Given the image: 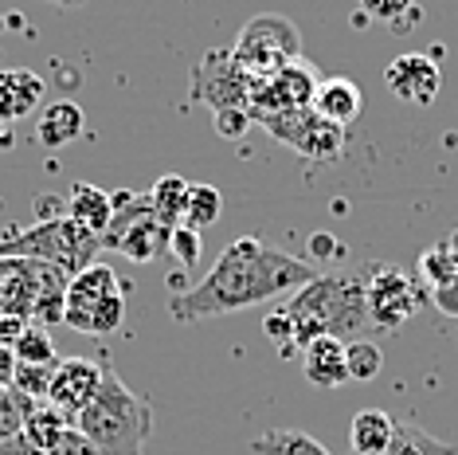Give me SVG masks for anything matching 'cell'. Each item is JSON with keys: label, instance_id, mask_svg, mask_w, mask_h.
I'll return each mask as SVG.
<instances>
[{"label": "cell", "instance_id": "41", "mask_svg": "<svg viewBox=\"0 0 458 455\" xmlns=\"http://www.w3.org/2000/svg\"><path fill=\"white\" fill-rule=\"evenodd\" d=\"M0 146H13V133H8L4 126H0Z\"/></svg>", "mask_w": 458, "mask_h": 455}, {"label": "cell", "instance_id": "3", "mask_svg": "<svg viewBox=\"0 0 458 455\" xmlns=\"http://www.w3.org/2000/svg\"><path fill=\"white\" fill-rule=\"evenodd\" d=\"M75 428L98 455H141L153 436V405L106 365L102 389L75 416Z\"/></svg>", "mask_w": 458, "mask_h": 455}, {"label": "cell", "instance_id": "5", "mask_svg": "<svg viewBox=\"0 0 458 455\" xmlns=\"http://www.w3.org/2000/svg\"><path fill=\"white\" fill-rule=\"evenodd\" d=\"M232 56L251 79L275 75V71H283L286 64L301 59V32H298L294 20H286L278 13L251 16L243 28H239Z\"/></svg>", "mask_w": 458, "mask_h": 455}, {"label": "cell", "instance_id": "26", "mask_svg": "<svg viewBox=\"0 0 458 455\" xmlns=\"http://www.w3.org/2000/svg\"><path fill=\"white\" fill-rule=\"evenodd\" d=\"M4 455H98V451L90 448V440L82 436L79 428H67L64 436L51 443V448H32V443L24 440V432H20V436L8 443V451H4Z\"/></svg>", "mask_w": 458, "mask_h": 455}, {"label": "cell", "instance_id": "9", "mask_svg": "<svg viewBox=\"0 0 458 455\" xmlns=\"http://www.w3.org/2000/svg\"><path fill=\"white\" fill-rule=\"evenodd\" d=\"M270 138L283 142L306 161H337L341 150H345V130L326 122L314 107H301V110H290V114H275V118L259 122Z\"/></svg>", "mask_w": 458, "mask_h": 455}, {"label": "cell", "instance_id": "37", "mask_svg": "<svg viewBox=\"0 0 458 455\" xmlns=\"http://www.w3.org/2000/svg\"><path fill=\"white\" fill-rule=\"evenodd\" d=\"M32 326L28 318H16V314H0V346L13 349L20 338H24V330Z\"/></svg>", "mask_w": 458, "mask_h": 455}, {"label": "cell", "instance_id": "28", "mask_svg": "<svg viewBox=\"0 0 458 455\" xmlns=\"http://www.w3.org/2000/svg\"><path fill=\"white\" fill-rule=\"evenodd\" d=\"M122 322H126V295H114V298H106L102 306H95L87 318L75 326L79 334H95V338H106V334H114Z\"/></svg>", "mask_w": 458, "mask_h": 455}, {"label": "cell", "instance_id": "32", "mask_svg": "<svg viewBox=\"0 0 458 455\" xmlns=\"http://www.w3.org/2000/svg\"><path fill=\"white\" fill-rule=\"evenodd\" d=\"M51 369H55V365H20V361H16L13 389L20 392V397H28V400H47Z\"/></svg>", "mask_w": 458, "mask_h": 455}, {"label": "cell", "instance_id": "21", "mask_svg": "<svg viewBox=\"0 0 458 455\" xmlns=\"http://www.w3.org/2000/svg\"><path fill=\"white\" fill-rule=\"evenodd\" d=\"M384 455H458V448L439 436H431V432L415 420H395L392 443Z\"/></svg>", "mask_w": 458, "mask_h": 455}, {"label": "cell", "instance_id": "14", "mask_svg": "<svg viewBox=\"0 0 458 455\" xmlns=\"http://www.w3.org/2000/svg\"><path fill=\"white\" fill-rule=\"evenodd\" d=\"M114 295H126V287H122L118 271H114L110 263H90L87 271H79L67 283V314H64V326L75 330L82 318L90 314V310L102 306Z\"/></svg>", "mask_w": 458, "mask_h": 455}, {"label": "cell", "instance_id": "15", "mask_svg": "<svg viewBox=\"0 0 458 455\" xmlns=\"http://www.w3.org/2000/svg\"><path fill=\"white\" fill-rule=\"evenodd\" d=\"M44 95H47L44 75H36L28 67H4L0 71V126L28 118L44 102Z\"/></svg>", "mask_w": 458, "mask_h": 455}, {"label": "cell", "instance_id": "39", "mask_svg": "<svg viewBox=\"0 0 458 455\" xmlns=\"http://www.w3.org/2000/svg\"><path fill=\"white\" fill-rule=\"evenodd\" d=\"M13 377H16V354L8 346H0V392L13 389Z\"/></svg>", "mask_w": 458, "mask_h": 455}, {"label": "cell", "instance_id": "30", "mask_svg": "<svg viewBox=\"0 0 458 455\" xmlns=\"http://www.w3.org/2000/svg\"><path fill=\"white\" fill-rule=\"evenodd\" d=\"M24 408H28V397H20L16 389L0 392V455H4L8 443L24 432Z\"/></svg>", "mask_w": 458, "mask_h": 455}, {"label": "cell", "instance_id": "23", "mask_svg": "<svg viewBox=\"0 0 458 455\" xmlns=\"http://www.w3.org/2000/svg\"><path fill=\"white\" fill-rule=\"evenodd\" d=\"M251 451L255 455H329L326 443L298 428H270L251 443Z\"/></svg>", "mask_w": 458, "mask_h": 455}, {"label": "cell", "instance_id": "29", "mask_svg": "<svg viewBox=\"0 0 458 455\" xmlns=\"http://www.w3.org/2000/svg\"><path fill=\"white\" fill-rule=\"evenodd\" d=\"M357 4L369 20H380V24H392V28H408L420 20L415 0H357Z\"/></svg>", "mask_w": 458, "mask_h": 455}, {"label": "cell", "instance_id": "22", "mask_svg": "<svg viewBox=\"0 0 458 455\" xmlns=\"http://www.w3.org/2000/svg\"><path fill=\"white\" fill-rule=\"evenodd\" d=\"M149 196V209L157 212V220L165 228H181L184 220V196H189V181L181 173H165V177L153 181V189L145 193Z\"/></svg>", "mask_w": 458, "mask_h": 455}, {"label": "cell", "instance_id": "10", "mask_svg": "<svg viewBox=\"0 0 458 455\" xmlns=\"http://www.w3.org/2000/svg\"><path fill=\"white\" fill-rule=\"evenodd\" d=\"M314 90H318V71H314V64H306V56H301L294 64H286L283 71H275V75L255 79L247 114H251V122L259 126V122L275 118V114H290V110L310 107V102H314Z\"/></svg>", "mask_w": 458, "mask_h": 455}, {"label": "cell", "instance_id": "7", "mask_svg": "<svg viewBox=\"0 0 458 455\" xmlns=\"http://www.w3.org/2000/svg\"><path fill=\"white\" fill-rule=\"evenodd\" d=\"M71 275L39 260L0 255V314H16L32 322V310L44 295H67Z\"/></svg>", "mask_w": 458, "mask_h": 455}, {"label": "cell", "instance_id": "25", "mask_svg": "<svg viewBox=\"0 0 458 455\" xmlns=\"http://www.w3.org/2000/svg\"><path fill=\"white\" fill-rule=\"evenodd\" d=\"M345 365H349V381H357V385L377 381L384 369V349L372 338H352L345 341Z\"/></svg>", "mask_w": 458, "mask_h": 455}, {"label": "cell", "instance_id": "40", "mask_svg": "<svg viewBox=\"0 0 458 455\" xmlns=\"http://www.w3.org/2000/svg\"><path fill=\"white\" fill-rule=\"evenodd\" d=\"M321 252H341L337 244H333V236H310V255H321Z\"/></svg>", "mask_w": 458, "mask_h": 455}, {"label": "cell", "instance_id": "13", "mask_svg": "<svg viewBox=\"0 0 458 455\" xmlns=\"http://www.w3.org/2000/svg\"><path fill=\"white\" fill-rule=\"evenodd\" d=\"M384 82L400 102H411V107H431L439 99L443 87V71L431 56L423 51H408V56H395L388 71H384Z\"/></svg>", "mask_w": 458, "mask_h": 455}, {"label": "cell", "instance_id": "16", "mask_svg": "<svg viewBox=\"0 0 458 455\" xmlns=\"http://www.w3.org/2000/svg\"><path fill=\"white\" fill-rule=\"evenodd\" d=\"M301 373L314 389H341L349 381L345 341L341 338H314L301 346Z\"/></svg>", "mask_w": 458, "mask_h": 455}, {"label": "cell", "instance_id": "17", "mask_svg": "<svg viewBox=\"0 0 458 455\" xmlns=\"http://www.w3.org/2000/svg\"><path fill=\"white\" fill-rule=\"evenodd\" d=\"M82 130H87V114L75 99H55L47 102L44 110H39L36 118V142L44 150H64L71 142L82 138Z\"/></svg>", "mask_w": 458, "mask_h": 455}, {"label": "cell", "instance_id": "2", "mask_svg": "<svg viewBox=\"0 0 458 455\" xmlns=\"http://www.w3.org/2000/svg\"><path fill=\"white\" fill-rule=\"evenodd\" d=\"M290 326H294V349L310 346L314 338H364L372 330L369 303H364V283L345 275H314L306 287L283 303Z\"/></svg>", "mask_w": 458, "mask_h": 455}, {"label": "cell", "instance_id": "20", "mask_svg": "<svg viewBox=\"0 0 458 455\" xmlns=\"http://www.w3.org/2000/svg\"><path fill=\"white\" fill-rule=\"evenodd\" d=\"M395 420L384 408H360L349 424V448L357 455H384L392 443Z\"/></svg>", "mask_w": 458, "mask_h": 455}, {"label": "cell", "instance_id": "42", "mask_svg": "<svg viewBox=\"0 0 458 455\" xmlns=\"http://www.w3.org/2000/svg\"><path fill=\"white\" fill-rule=\"evenodd\" d=\"M51 4H59V8H64V4H82V0H51Z\"/></svg>", "mask_w": 458, "mask_h": 455}, {"label": "cell", "instance_id": "18", "mask_svg": "<svg viewBox=\"0 0 458 455\" xmlns=\"http://www.w3.org/2000/svg\"><path fill=\"white\" fill-rule=\"evenodd\" d=\"M321 118L333 122V126H352L357 122V114L364 107V95H360V87L352 79L345 75H333V79H321L318 82V90H314V102H310Z\"/></svg>", "mask_w": 458, "mask_h": 455}, {"label": "cell", "instance_id": "11", "mask_svg": "<svg viewBox=\"0 0 458 455\" xmlns=\"http://www.w3.org/2000/svg\"><path fill=\"white\" fill-rule=\"evenodd\" d=\"M364 303H369L372 330H400L420 310V291H415L411 275L384 263V267H372L369 283H364Z\"/></svg>", "mask_w": 458, "mask_h": 455}, {"label": "cell", "instance_id": "38", "mask_svg": "<svg viewBox=\"0 0 458 455\" xmlns=\"http://www.w3.org/2000/svg\"><path fill=\"white\" fill-rule=\"evenodd\" d=\"M59 216H67V196H39L36 220H59Z\"/></svg>", "mask_w": 458, "mask_h": 455}, {"label": "cell", "instance_id": "27", "mask_svg": "<svg viewBox=\"0 0 458 455\" xmlns=\"http://www.w3.org/2000/svg\"><path fill=\"white\" fill-rule=\"evenodd\" d=\"M13 354L20 365H55L59 354H55V341H51V334L44 326H28L24 338L13 346Z\"/></svg>", "mask_w": 458, "mask_h": 455}, {"label": "cell", "instance_id": "31", "mask_svg": "<svg viewBox=\"0 0 458 455\" xmlns=\"http://www.w3.org/2000/svg\"><path fill=\"white\" fill-rule=\"evenodd\" d=\"M420 271H423V279H427L431 287L446 283V279H454V275H458V252H454L451 244H435V247H427L423 260H420Z\"/></svg>", "mask_w": 458, "mask_h": 455}, {"label": "cell", "instance_id": "35", "mask_svg": "<svg viewBox=\"0 0 458 455\" xmlns=\"http://www.w3.org/2000/svg\"><path fill=\"white\" fill-rule=\"evenodd\" d=\"M212 126H216L220 138L235 142V138H243V133L251 130V114L247 110H220V114H212Z\"/></svg>", "mask_w": 458, "mask_h": 455}, {"label": "cell", "instance_id": "8", "mask_svg": "<svg viewBox=\"0 0 458 455\" xmlns=\"http://www.w3.org/2000/svg\"><path fill=\"white\" fill-rule=\"evenodd\" d=\"M251 87H255V79L235 64L232 47H227V51L216 47V51H208L200 64H196L189 99L196 102V107H208L212 114H220V110H247V102H251Z\"/></svg>", "mask_w": 458, "mask_h": 455}, {"label": "cell", "instance_id": "36", "mask_svg": "<svg viewBox=\"0 0 458 455\" xmlns=\"http://www.w3.org/2000/svg\"><path fill=\"white\" fill-rule=\"evenodd\" d=\"M431 298H435V306H439L443 314L458 318V275L446 279V283H439V287H431Z\"/></svg>", "mask_w": 458, "mask_h": 455}, {"label": "cell", "instance_id": "19", "mask_svg": "<svg viewBox=\"0 0 458 455\" xmlns=\"http://www.w3.org/2000/svg\"><path fill=\"white\" fill-rule=\"evenodd\" d=\"M67 216L75 224H82L87 232L102 236L114 220V204H110V193L98 189V185H87V181H75L67 193Z\"/></svg>", "mask_w": 458, "mask_h": 455}, {"label": "cell", "instance_id": "24", "mask_svg": "<svg viewBox=\"0 0 458 455\" xmlns=\"http://www.w3.org/2000/svg\"><path fill=\"white\" fill-rule=\"evenodd\" d=\"M224 216V196L216 185H204V181H189V196H184V228L192 232H204L212 228L216 220Z\"/></svg>", "mask_w": 458, "mask_h": 455}, {"label": "cell", "instance_id": "34", "mask_svg": "<svg viewBox=\"0 0 458 455\" xmlns=\"http://www.w3.org/2000/svg\"><path fill=\"white\" fill-rule=\"evenodd\" d=\"M263 330H267V338L283 349V354H294V326H290V318H286L283 306L270 310V314L263 318Z\"/></svg>", "mask_w": 458, "mask_h": 455}, {"label": "cell", "instance_id": "6", "mask_svg": "<svg viewBox=\"0 0 458 455\" xmlns=\"http://www.w3.org/2000/svg\"><path fill=\"white\" fill-rule=\"evenodd\" d=\"M169 236H173V228H165L157 220V212L149 209V196H133L126 209L114 212L110 228L98 240L110 252H122L130 263H153L169 252Z\"/></svg>", "mask_w": 458, "mask_h": 455}, {"label": "cell", "instance_id": "1", "mask_svg": "<svg viewBox=\"0 0 458 455\" xmlns=\"http://www.w3.org/2000/svg\"><path fill=\"white\" fill-rule=\"evenodd\" d=\"M314 275V263L298 260L283 247H270L259 236H239L224 247L200 283L169 298V318L173 322H204V318L235 314V310L294 295Z\"/></svg>", "mask_w": 458, "mask_h": 455}, {"label": "cell", "instance_id": "12", "mask_svg": "<svg viewBox=\"0 0 458 455\" xmlns=\"http://www.w3.org/2000/svg\"><path fill=\"white\" fill-rule=\"evenodd\" d=\"M106 365L95 357H59L51 369V385H47V400L55 405L64 416L75 420L82 408L95 400V392L102 389Z\"/></svg>", "mask_w": 458, "mask_h": 455}, {"label": "cell", "instance_id": "4", "mask_svg": "<svg viewBox=\"0 0 458 455\" xmlns=\"http://www.w3.org/2000/svg\"><path fill=\"white\" fill-rule=\"evenodd\" d=\"M102 252V240L95 232H87L82 224H75L71 216L59 220H36L24 232L0 240V255H20V260H39L59 267L64 275L75 279L79 271H87L90 263H98L95 255Z\"/></svg>", "mask_w": 458, "mask_h": 455}, {"label": "cell", "instance_id": "33", "mask_svg": "<svg viewBox=\"0 0 458 455\" xmlns=\"http://www.w3.org/2000/svg\"><path fill=\"white\" fill-rule=\"evenodd\" d=\"M200 232H192V228H173V236H169V255L176 263L189 271V267H196V260H200Z\"/></svg>", "mask_w": 458, "mask_h": 455}]
</instances>
